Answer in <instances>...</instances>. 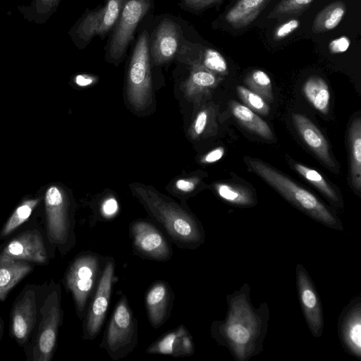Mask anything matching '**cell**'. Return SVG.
<instances>
[{
    "label": "cell",
    "mask_w": 361,
    "mask_h": 361,
    "mask_svg": "<svg viewBox=\"0 0 361 361\" xmlns=\"http://www.w3.org/2000/svg\"><path fill=\"white\" fill-rule=\"evenodd\" d=\"M226 303L225 318L211 324V336L217 345L226 348L235 360L248 361L263 350L269 307L266 302L257 307L252 305L248 283L228 294Z\"/></svg>",
    "instance_id": "1"
},
{
    "label": "cell",
    "mask_w": 361,
    "mask_h": 361,
    "mask_svg": "<svg viewBox=\"0 0 361 361\" xmlns=\"http://www.w3.org/2000/svg\"><path fill=\"white\" fill-rule=\"evenodd\" d=\"M132 191L177 247L195 250L204 243L202 224L189 209L147 186L133 185Z\"/></svg>",
    "instance_id": "2"
},
{
    "label": "cell",
    "mask_w": 361,
    "mask_h": 361,
    "mask_svg": "<svg viewBox=\"0 0 361 361\" xmlns=\"http://www.w3.org/2000/svg\"><path fill=\"white\" fill-rule=\"evenodd\" d=\"M245 161L254 173L307 216L331 229L344 230L336 213L312 192L261 160L247 158Z\"/></svg>",
    "instance_id": "3"
},
{
    "label": "cell",
    "mask_w": 361,
    "mask_h": 361,
    "mask_svg": "<svg viewBox=\"0 0 361 361\" xmlns=\"http://www.w3.org/2000/svg\"><path fill=\"white\" fill-rule=\"evenodd\" d=\"M106 258L85 252L70 264L65 276L67 288L72 293L78 317H85L89 300L92 297Z\"/></svg>",
    "instance_id": "4"
},
{
    "label": "cell",
    "mask_w": 361,
    "mask_h": 361,
    "mask_svg": "<svg viewBox=\"0 0 361 361\" xmlns=\"http://www.w3.org/2000/svg\"><path fill=\"white\" fill-rule=\"evenodd\" d=\"M137 343L138 322L123 294L115 306L100 347L113 360L118 361L131 353Z\"/></svg>",
    "instance_id": "5"
},
{
    "label": "cell",
    "mask_w": 361,
    "mask_h": 361,
    "mask_svg": "<svg viewBox=\"0 0 361 361\" xmlns=\"http://www.w3.org/2000/svg\"><path fill=\"white\" fill-rule=\"evenodd\" d=\"M149 42L148 34L142 31L131 54L127 75V94L132 106L145 109L152 97Z\"/></svg>",
    "instance_id": "6"
},
{
    "label": "cell",
    "mask_w": 361,
    "mask_h": 361,
    "mask_svg": "<svg viewBox=\"0 0 361 361\" xmlns=\"http://www.w3.org/2000/svg\"><path fill=\"white\" fill-rule=\"evenodd\" d=\"M44 202L49 240L66 251L75 244L69 200L61 188L52 185L46 191Z\"/></svg>",
    "instance_id": "7"
},
{
    "label": "cell",
    "mask_w": 361,
    "mask_h": 361,
    "mask_svg": "<svg viewBox=\"0 0 361 361\" xmlns=\"http://www.w3.org/2000/svg\"><path fill=\"white\" fill-rule=\"evenodd\" d=\"M151 0H123L108 47L111 61H118L125 54L141 19L150 7Z\"/></svg>",
    "instance_id": "8"
},
{
    "label": "cell",
    "mask_w": 361,
    "mask_h": 361,
    "mask_svg": "<svg viewBox=\"0 0 361 361\" xmlns=\"http://www.w3.org/2000/svg\"><path fill=\"white\" fill-rule=\"evenodd\" d=\"M116 263L113 257H107L100 279L87 307L83 323V338L94 339L102 329L111 301L115 281Z\"/></svg>",
    "instance_id": "9"
},
{
    "label": "cell",
    "mask_w": 361,
    "mask_h": 361,
    "mask_svg": "<svg viewBox=\"0 0 361 361\" xmlns=\"http://www.w3.org/2000/svg\"><path fill=\"white\" fill-rule=\"evenodd\" d=\"M59 288L50 293L41 310L42 317L33 349L37 361L50 360L55 350L63 314Z\"/></svg>",
    "instance_id": "10"
},
{
    "label": "cell",
    "mask_w": 361,
    "mask_h": 361,
    "mask_svg": "<svg viewBox=\"0 0 361 361\" xmlns=\"http://www.w3.org/2000/svg\"><path fill=\"white\" fill-rule=\"evenodd\" d=\"M123 1L107 0L105 6L87 13L73 27V39L77 44H86L95 36L105 37L117 22Z\"/></svg>",
    "instance_id": "11"
},
{
    "label": "cell",
    "mask_w": 361,
    "mask_h": 361,
    "mask_svg": "<svg viewBox=\"0 0 361 361\" xmlns=\"http://www.w3.org/2000/svg\"><path fill=\"white\" fill-rule=\"evenodd\" d=\"M129 231L134 251L141 258L158 262L171 258L173 250L169 242L152 224L136 220L130 224Z\"/></svg>",
    "instance_id": "12"
},
{
    "label": "cell",
    "mask_w": 361,
    "mask_h": 361,
    "mask_svg": "<svg viewBox=\"0 0 361 361\" xmlns=\"http://www.w3.org/2000/svg\"><path fill=\"white\" fill-rule=\"evenodd\" d=\"M298 300L308 329L314 338H319L324 326L322 304L316 287L305 267L295 268Z\"/></svg>",
    "instance_id": "13"
},
{
    "label": "cell",
    "mask_w": 361,
    "mask_h": 361,
    "mask_svg": "<svg viewBox=\"0 0 361 361\" xmlns=\"http://www.w3.org/2000/svg\"><path fill=\"white\" fill-rule=\"evenodd\" d=\"M339 341L348 354L361 360V294L343 307L338 319Z\"/></svg>",
    "instance_id": "14"
},
{
    "label": "cell",
    "mask_w": 361,
    "mask_h": 361,
    "mask_svg": "<svg viewBox=\"0 0 361 361\" xmlns=\"http://www.w3.org/2000/svg\"><path fill=\"white\" fill-rule=\"evenodd\" d=\"M180 39L179 25L169 18L163 20L154 30L149 44L151 61L161 65L172 60L178 53Z\"/></svg>",
    "instance_id": "15"
},
{
    "label": "cell",
    "mask_w": 361,
    "mask_h": 361,
    "mask_svg": "<svg viewBox=\"0 0 361 361\" xmlns=\"http://www.w3.org/2000/svg\"><path fill=\"white\" fill-rule=\"evenodd\" d=\"M0 258L45 263L47 253L41 235L27 231L12 239L0 252Z\"/></svg>",
    "instance_id": "16"
},
{
    "label": "cell",
    "mask_w": 361,
    "mask_h": 361,
    "mask_svg": "<svg viewBox=\"0 0 361 361\" xmlns=\"http://www.w3.org/2000/svg\"><path fill=\"white\" fill-rule=\"evenodd\" d=\"M172 288L164 281H156L149 288L145 306L149 324L154 329L161 327L169 318L174 300Z\"/></svg>",
    "instance_id": "17"
},
{
    "label": "cell",
    "mask_w": 361,
    "mask_h": 361,
    "mask_svg": "<svg viewBox=\"0 0 361 361\" xmlns=\"http://www.w3.org/2000/svg\"><path fill=\"white\" fill-rule=\"evenodd\" d=\"M37 304L35 292L25 290L14 304L11 316V330L20 343L28 338L36 322Z\"/></svg>",
    "instance_id": "18"
},
{
    "label": "cell",
    "mask_w": 361,
    "mask_h": 361,
    "mask_svg": "<svg viewBox=\"0 0 361 361\" xmlns=\"http://www.w3.org/2000/svg\"><path fill=\"white\" fill-rule=\"evenodd\" d=\"M146 353L176 357L191 356L195 353V344L188 330L184 325H180L152 343Z\"/></svg>",
    "instance_id": "19"
},
{
    "label": "cell",
    "mask_w": 361,
    "mask_h": 361,
    "mask_svg": "<svg viewBox=\"0 0 361 361\" xmlns=\"http://www.w3.org/2000/svg\"><path fill=\"white\" fill-rule=\"evenodd\" d=\"M292 118L295 129L309 148L326 166L335 169L327 140L320 130L304 114L293 113Z\"/></svg>",
    "instance_id": "20"
},
{
    "label": "cell",
    "mask_w": 361,
    "mask_h": 361,
    "mask_svg": "<svg viewBox=\"0 0 361 361\" xmlns=\"http://www.w3.org/2000/svg\"><path fill=\"white\" fill-rule=\"evenodd\" d=\"M350 151V173L353 188L360 194L361 190V119L353 120L348 135Z\"/></svg>",
    "instance_id": "21"
},
{
    "label": "cell",
    "mask_w": 361,
    "mask_h": 361,
    "mask_svg": "<svg viewBox=\"0 0 361 361\" xmlns=\"http://www.w3.org/2000/svg\"><path fill=\"white\" fill-rule=\"evenodd\" d=\"M270 0H238L226 13L225 19L233 28L250 25Z\"/></svg>",
    "instance_id": "22"
},
{
    "label": "cell",
    "mask_w": 361,
    "mask_h": 361,
    "mask_svg": "<svg viewBox=\"0 0 361 361\" xmlns=\"http://www.w3.org/2000/svg\"><path fill=\"white\" fill-rule=\"evenodd\" d=\"M30 271L27 262L0 258V300Z\"/></svg>",
    "instance_id": "23"
},
{
    "label": "cell",
    "mask_w": 361,
    "mask_h": 361,
    "mask_svg": "<svg viewBox=\"0 0 361 361\" xmlns=\"http://www.w3.org/2000/svg\"><path fill=\"white\" fill-rule=\"evenodd\" d=\"M302 91L315 109L324 114L328 113L331 94L329 86L322 78L310 76L303 84Z\"/></svg>",
    "instance_id": "24"
},
{
    "label": "cell",
    "mask_w": 361,
    "mask_h": 361,
    "mask_svg": "<svg viewBox=\"0 0 361 361\" xmlns=\"http://www.w3.org/2000/svg\"><path fill=\"white\" fill-rule=\"evenodd\" d=\"M191 71L184 83V90L188 97H194L216 86V74L197 63H191Z\"/></svg>",
    "instance_id": "25"
},
{
    "label": "cell",
    "mask_w": 361,
    "mask_h": 361,
    "mask_svg": "<svg viewBox=\"0 0 361 361\" xmlns=\"http://www.w3.org/2000/svg\"><path fill=\"white\" fill-rule=\"evenodd\" d=\"M234 117L244 126L262 138L272 140L274 136L269 125L245 105L236 102L231 104Z\"/></svg>",
    "instance_id": "26"
},
{
    "label": "cell",
    "mask_w": 361,
    "mask_h": 361,
    "mask_svg": "<svg viewBox=\"0 0 361 361\" xmlns=\"http://www.w3.org/2000/svg\"><path fill=\"white\" fill-rule=\"evenodd\" d=\"M346 5L343 1L331 2L321 10L315 16L312 31L322 33L336 28L344 17Z\"/></svg>",
    "instance_id": "27"
},
{
    "label": "cell",
    "mask_w": 361,
    "mask_h": 361,
    "mask_svg": "<svg viewBox=\"0 0 361 361\" xmlns=\"http://www.w3.org/2000/svg\"><path fill=\"white\" fill-rule=\"evenodd\" d=\"M215 190L222 200L237 207H251L257 203L251 191L243 186L221 183L215 185Z\"/></svg>",
    "instance_id": "28"
},
{
    "label": "cell",
    "mask_w": 361,
    "mask_h": 361,
    "mask_svg": "<svg viewBox=\"0 0 361 361\" xmlns=\"http://www.w3.org/2000/svg\"><path fill=\"white\" fill-rule=\"evenodd\" d=\"M293 167L299 174L316 187L334 206L336 207L342 206L340 197L317 171L299 163L293 164Z\"/></svg>",
    "instance_id": "29"
},
{
    "label": "cell",
    "mask_w": 361,
    "mask_h": 361,
    "mask_svg": "<svg viewBox=\"0 0 361 361\" xmlns=\"http://www.w3.org/2000/svg\"><path fill=\"white\" fill-rule=\"evenodd\" d=\"M61 0H32L27 6L18 9L27 20L38 24L45 23L58 7Z\"/></svg>",
    "instance_id": "30"
},
{
    "label": "cell",
    "mask_w": 361,
    "mask_h": 361,
    "mask_svg": "<svg viewBox=\"0 0 361 361\" xmlns=\"http://www.w3.org/2000/svg\"><path fill=\"white\" fill-rule=\"evenodd\" d=\"M39 199L27 200L22 202L8 219L0 233V238L6 237L24 223L31 215Z\"/></svg>",
    "instance_id": "31"
},
{
    "label": "cell",
    "mask_w": 361,
    "mask_h": 361,
    "mask_svg": "<svg viewBox=\"0 0 361 361\" xmlns=\"http://www.w3.org/2000/svg\"><path fill=\"white\" fill-rule=\"evenodd\" d=\"M246 84L253 92L262 98L271 100L272 96L271 81L269 76L262 70H254L245 78Z\"/></svg>",
    "instance_id": "32"
},
{
    "label": "cell",
    "mask_w": 361,
    "mask_h": 361,
    "mask_svg": "<svg viewBox=\"0 0 361 361\" xmlns=\"http://www.w3.org/2000/svg\"><path fill=\"white\" fill-rule=\"evenodd\" d=\"M314 0H281L272 11L269 18H281L286 16L299 15L306 10Z\"/></svg>",
    "instance_id": "33"
},
{
    "label": "cell",
    "mask_w": 361,
    "mask_h": 361,
    "mask_svg": "<svg viewBox=\"0 0 361 361\" xmlns=\"http://www.w3.org/2000/svg\"><path fill=\"white\" fill-rule=\"evenodd\" d=\"M236 90L240 99L249 109L264 116L269 113L268 104L260 95L240 85L236 87Z\"/></svg>",
    "instance_id": "34"
},
{
    "label": "cell",
    "mask_w": 361,
    "mask_h": 361,
    "mask_svg": "<svg viewBox=\"0 0 361 361\" xmlns=\"http://www.w3.org/2000/svg\"><path fill=\"white\" fill-rule=\"evenodd\" d=\"M209 114L207 109L200 111L192 125L190 135L192 137L200 136L207 128L209 121Z\"/></svg>",
    "instance_id": "35"
},
{
    "label": "cell",
    "mask_w": 361,
    "mask_h": 361,
    "mask_svg": "<svg viewBox=\"0 0 361 361\" xmlns=\"http://www.w3.org/2000/svg\"><path fill=\"white\" fill-rule=\"evenodd\" d=\"M300 20L295 18L285 22L274 30V38L276 40H280L285 38L297 30L300 27Z\"/></svg>",
    "instance_id": "36"
},
{
    "label": "cell",
    "mask_w": 361,
    "mask_h": 361,
    "mask_svg": "<svg viewBox=\"0 0 361 361\" xmlns=\"http://www.w3.org/2000/svg\"><path fill=\"white\" fill-rule=\"evenodd\" d=\"M221 0H181L182 6L191 11H201L207 8Z\"/></svg>",
    "instance_id": "37"
},
{
    "label": "cell",
    "mask_w": 361,
    "mask_h": 361,
    "mask_svg": "<svg viewBox=\"0 0 361 361\" xmlns=\"http://www.w3.org/2000/svg\"><path fill=\"white\" fill-rule=\"evenodd\" d=\"M350 39L345 36L332 40L329 46V50L333 54L345 52L350 47Z\"/></svg>",
    "instance_id": "38"
},
{
    "label": "cell",
    "mask_w": 361,
    "mask_h": 361,
    "mask_svg": "<svg viewBox=\"0 0 361 361\" xmlns=\"http://www.w3.org/2000/svg\"><path fill=\"white\" fill-rule=\"evenodd\" d=\"M118 204L114 197L106 199L102 204L101 210L103 216L106 218H111L117 213Z\"/></svg>",
    "instance_id": "39"
},
{
    "label": "cell",
    "mask_w": 361,
    "mask_h": 361,
    "mask_svg": "<svg viewBox=\"0 0 361 361\" xmlns=\"http://www.w3.org/2000/svg\"><path fill=\"white\" fill-rule=\"evenodd\" d=\"M197 181L195 179L180 178L176 182V188L178 190L188 193L195 189Z\"/></svg>",
    "instance_id": "40"
},
{
    "label": "cell",
    "mask_w": 361,
    "mask_h": 361,
    "mask_svg": "<svg viewBox=\"0 0 361 361\" xmlns=\"http://www.w3.org/2000/svg\"><path fill=\"white\" fill-rule=\"evenodd\" d=\"M223 147H217L207 153L202 159V161L207 164H212L220 160L224 154Z\"/></svg>",
    "instance_id": "41"
},
{
    "label": "cell",
    "mask_w": 361,
    "mask_h": 361,
    "mask_svg": "<svg viewBox=\"0 0 361 361\" xmlns=\"http://www.w3.org/2000/svg\"><path fill=\"white\" fill-rule=\"evenodd\" d=\"M75 82L80 87H85L92 84L93 79L85 75H78L75 78Z\"/></svg>",
    "instance_id": "42"
},
{
    "label": "cell",
    "mask_w": 361,
    "mask_h": 361,
    "mask_svg": "<svg viewBox=\"0 0 361 361\" xmlns=\"http://www.w3.org/2000/svg\"><path fill=\"white\" fill-rule=\"evenodd\" d=\"M2 329V322L0 321V331H1Z\"/></svg>",
    "instance_id": "43"
}]
</instances>
